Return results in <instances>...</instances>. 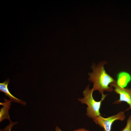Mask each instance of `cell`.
I'll return each instance as SVG.
<instances>
[{"mask_svg": "<svg viewBox=\"0 0 131 131\" xmlns=\"http://www.w3.org/2000/svg\"><path fill=\"white\" fill-rule=\"evenodd\" d=\"M106 63V62L103 61L97 65L93 63L91 66L92 72L88 74V79L93 83L92 89L94 91H98L101 96L104 95L105 91H113L112 87L110 85L116 81L106 72L104 66Z\"/></svg>", "mask_w": 131, "mask_h": 131, "instance_id": "1", "label": "cell"}, {"mask_svg": "<svg viewBox=\"0 0 131 131\" xmlns=\"http://www.w3.org/2000/svg\"><path fill=\"white\" fill-rule=\"evenodd\" d=\"M94 91L92 88L90 89L89 84L83 92V97L78 99L82 103L87 105L86 115L88 117L93 119L100 115V109L102 102L107 96V94L101 96V100L97 101L93 98V93Z\"/></svg>", "mask_w": 131, "mask_h": 131, "instance_id": "2", "label": "cell"}, {"mask_svg": "<svg viewBox=\"0 0 131 131\" xmlns=\"http://www.w3.org/2000/svg\"><path fill=\"white\" fill-rule=\"evenodd\" d=\"M125 118L124 113L121 111L115 115L107 118L100 115L93 120L96 124L103 129L104 131H111V126L114 122L117 120L122 121Z\"/></svg>", "mask_w": 131, "mask_h": 131, "instance_id": "3", "label": "cell"}, {"mask_svg": "<svg viewBox=\"0 0 131 131\" xmlns=\"http://www.w3.org/2000/svg\"><path fill=\"white\" fill-rule=\"evenodd\" d=\"M110 86L114 88L115 91L119 96V99L115 100L114 103L119 104L122 102H126L129 105V108L131 110V89L125 88L120 86L116 81Z\"/></svg>", "mask_w": 131, "mask_h": 131, "instance_id": "4", "label": "cell"}, {"mask_svg": "<svg viewBox=\"0 0 131 131\" xmlns=\"http://www.w3.org/2000/svg\"><path fill=\"white\" fill-rule=\"evenodd\" d=\"M9 81V79H8L3 82L0 83V91L4 93L5 95L9 98L11 102L18 103L23 105H25L26 103L25 101L14 97L10 92L8 88Z\"/></svg>", "mask_w": 131, "mask_h": 131, "instance_id": "5", "label": "cell"}, {"mask_svg": "<svg viewBox=\"0 0 131 131\" xmlns=\"http://www.w3.org/2000/svg\"><path fill=\"white\" fill-rule=\"evenodd\" d=\"M5 102L4 103H0V104L3 107L0 110V122L5 119H7L10 121L9 115L8 110L10 105L11 101L9 100L5 99Z\"/></svg>", "mask_w": 131, "mask_h": 131, "instance_id": "6", "label": "cell"}, {"mask_svg": "<svg viewBox=\"0 0 131 131\" xmlns=\"http://www.w3.org/2000/svg\"><path fill=\"white\" fill-rule=\"evenodd\" d=\"M121 131H131V115L127 120L125 126Z\"/></svg>", "mask_w": 131, "mask_h": 131, "instance_id": "7", "label": "cell"}, {"mask_svg": "<svg viewBox=\"0 0 131 131\" xmlns=\"http://www.w3.org/2000/svg\"><path fill=\"white\" fill-rule=\"evenodd\" d=\"M10 121V123L4 128L3 130L4 131H11L12 127L17 123V122H12L11 121Z\"/></svg>", "mask_w": 131, "mask_h": 131, "instance_id": "8", "label": "cell"}, {"mask_svg": "<svg viewBox=\"0 0 131 131\" xmlns=\"http://www.w3.org/2000/svg\"><path fill=\"white\" fill-rule=\"evenodd\" d=\"M74 131H89L84 128H82L75 130Z\"/></svg>", "mask_w": 131, "mask_h": 131, "instance_id": "9", "label": "cell"}, {"mask_svg": "<svg viewBox=\"0 0 131 131\" xmlns=\"http://www.w3.org/2000/svg\"><path fill=\"white\" fill-rule=\"evenodd\" d=\"M55 131H62L58 126H57L55 128Z\"/></svg>", "mask_w": 131, "mask_h": 131, "instance_id": "10", "label": "cell"}]
</instances>
